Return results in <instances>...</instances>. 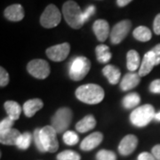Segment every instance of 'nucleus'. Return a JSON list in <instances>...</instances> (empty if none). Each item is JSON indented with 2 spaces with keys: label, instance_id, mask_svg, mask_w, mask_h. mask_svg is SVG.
I'll use <instances>...</instances> for the list:
<instances>
[{
  "label": "nucleus",
  "instance_id": "obj_10",
  "mask_svg": "<svg viewBox=\"0 0 160 160\" xmlns=\"http://www.w3.org/2000/svg\"><path fill=\"white\" fill-rule=\"evenodd\" d=\"M69 51L70 46L69 43H63L47 48L46 53L47 57L53 62H62L68 57Z\"/></svg>",
  "mask_w": 160,
  "mask_h": 160
},
{
  "label": "nucleus",
  "instance_id": "obj_12",
  "mask_svg": "<svg viewBox=\"0 0 160 160\" xmlns=\"http://www.w3.org/2000/svg\"><path fill=\"white\" fill-rule=\"evenodd\" d=\"M103 140V134L100 132H92L86 137L80 144V149L84 151H90L98 147Z\"/></svg>",
  "mask_w": 160,
  "mask_h": 160
},
{
  "label": "nucleus",
  "instance_id": "obj_14",
  "mask_svg": "<svg viewBox=\"0 0 160 160\" xmlns=\"http://www.w3.org/2000/svg\"><path fill=\"white\" fill-rule=\"evenodd\" d=\"M5 17L11 22H20L24 18V10L22 5L14 4L6 7L4 12Z\"/></svg>",
  "mask_w": 160,
  "mask_h": 160
},
{
  "label": "nucleus",
  "instance_id": "obj_20",
  "mask_svg": "<svg viewBox=\"0 0 160 160\" xmlns=\"http://www.w3.org/2000/svg\"><path fill=\"white\" fill-rule=\"evenodd\" d=\"M96 126V120L92 115H87L76 125V129L79 132H86L93 129Z\"/></svg>",
  "mask_w": 160,
  "mask_h": 160
},
{
  "label": "nucleus",
  "instance_id": "obj_30",
  "mask_svg": "<svg viewBox=\"0 0 160 160\" xmlns=\"http://www.w3.org/2000/svg\"><path fill=\"white\" fill-rule=\"evenodd\" d=\"M40 131L41 129L39 128H37L34 132V134H33V138H34L35 144H36V147L37 149L39 150L40 152H46V150L43 146V143L41 142V138H40Z\"/></svg>",
  "mask_w": 160,
  "mask_h": 160
},
{
  "label": "nucleus",
  "instance_id": "obj_24",
  "mask_svg": "<svg viewBox=\"0 0 160 160\" xmlns=\"http://www.w3.org/2000/svg\"><path fill=\"white\" fill-rule=\"evenodd\" d=\"M132 35L134 38L141 42H148L151 39L152 33L150 29L145 26H139L136 29L133 30Z\"/></svg>",
  "mask_w": 160,
  "mask_h": 160
},
{
  "label": "nucleus",
  "instance_id": "obj_4",
  "mask_svg": "<svg viewBox=\"0 0 160 160\" xmlns=\"http://www.w3.org/2000/svg\"><path fill=\"white\" fill-rule=\"evenodd\" d=\"M91 69V62L85 56L74 58L69 67V78L74 81H80L86 77Z\"/></svg>",
  "mask_w": 160,
  "mask_h": 160
},
{
  "label": "nucleus",
  "instance_id": "obj_25",
  "mask_svg": "<svg viewBox=\"0 0 160 160\" xmlns=\"http://www.w3.org/2000/svg\"><path fill=\"white\" fill-rule=\"evenodd\" d=\"M141 102V97L137 92H130L123 99V106L127 109L135 108Z\"/></svg>",
  "mask_w": 160,
  "mask_h": 160
},
{
  "label": "nucleus",
  "instance_id": "obj_27",
  "mask_svg": "<svg viewBox=\"0 0 160 160\" xmlns=\"http://www.w3.org/2000/svg\"><path fill=\"white\" fill-rule=\"evenodd\" d=\"M63 142L65 144L69 145V146H73L76 145L77 143L79 142V137L78 135L73 131H66L64 132L62 136Z\"/></svg>",
  "mask_w": 160,
  "mask_h": 160
},
{
  "label": "nucleus",
  "instance_id": "obj_7",
  "mask_svg": "<svg viewBox=\"0 0 160 160\" xmlns=\"http://www.w3.org/2000/svg\"><path fill=\"white\" fill-rule=\"evenodd\" d=\"M40 138L43 146L46 151L53 153L59 149V142L57 139V132L52 126L43 127L40 131Z\"/></svg>",
  "mask_w": 160,
  "mask_h": 160
},
{
  "label": "nucleus",
  "instance_id": "obj_8",
  "mask_svg": "<svg viewBox=\"0 0 160 160\" xmlns=\"http://www.w3.org/2000/svg\"><path fill=\"white\" fill-rule=\"evenodd\" d=\"M27 69L32 77L38 79H45L50 75V66L45 60L35 59L29 62Z\"/></svg>",
  "mask_w": 160,
  "mask_h": 160
},
{
  "label": "nucleus",
  "instance_id": "obj_3",
  "mask_svg": "<svg viewBox=\"0 0 160 160\" xmlns=\"http://www.w3.org/2000/svg\"><path fill=\"white\" fill-rule=\"evenodd\" d=\"M154 107L150 104H145L132 111L130 121L133 126L137 127H144L155 118Z\"/></svg>",
  "mask_w": 160,
  "mask_h": 160
},
{
  "label": "nucleus",
  "instance_id": "obj_13",
  "mask_svg": "<svg viewBox=\"0 0 160 160\" xmlns=\"http://www.w3.org/2000/svg\"><path fill=\"white\" fill-rule=\"evenodd\" d=\"M92 30L100 42H104L109 35V22L105 20H97L92 25Z\"/></svg>",
  "mask_w": 160,
  "mask_h": 160
},
{
  "label": "nucleus",
  "instance_id": "obj_33",
  "mask_svg": "<svg viewBox=\"0 0 160 160\" xmlns=\"http://www.w3.org/2000/svg\"><path fill=\"white\" fill-rule=\"evenodd\" d=\"M95 12H96V9H95V7L93 6H88V7L86 8V11L83 12V18H84L85 22H87V21L95 13Z\"/></svg>",
  "mask_w": 160,
  "mask_h": 160
},
{
  "label": "nucleus",
  "instance_id": "obj_31",
  "mask_svg": "<svg viewBox=\"0 0 160 160\" xmlns=\"http://www.w3.org/2000/svg\"><path fill=\"white\" fill-rule=\"evenodd\" d=\"M13 124H14V121L11 119L10 118L7 117L6 118H4L0 122V133L11 129L12 126H13Z\"/></svg>",
  "mask_w": 160,
  "mask_h": 160
},
{
  "label": "nucleus",
  "instance_id": "obj_37",
  "mask_svg": "<svg viewBox=\"0 0 160 160\" xmlns=\"http://www.w3.org/2000/svg\"><path fill=\"white\" fill-rule=\"evenodd\" d=\"M138 160H156V158L149 152H142L138 156Z\"/></svg>",
  "mask_w": 160,
  "mask_h": 160
},
{
  "label": "nucleus",
  "instance_id": "obj_19",
  "mask_svg": "<svg viewBox=\"0 0 160 160\" xmlns=\"http://www.w3.org/2000/svg\"><path fill=\"white\" fill-rule=\"evenodd\" d=\"M103 75L107 78V79L109 80V82L111 85H117L120 79V72L119 69H118L114 65H106L102 69Z\"/></svg>",
  "mask_w": 160,
  "mask_h": 160
},
{
  "label": "nucleus",
  "instance_id": "obj_36",
  "mask_svg": "<svg viewBox=\"0 0 160 160\" xmlns=\"http://www.w3.org/2000/svg\"><path fill=\"white\" fill-rule=\"evenodd\" d=\"M151 51L153 52V54H154L156 65H158L160 64V44L157 45Z\"/></svg>",
  "mask_w": 160,
  "mask_h": 160
},
{
  "label": "nucleus",
  "instance_id": "obj_29",
  "mask_svg": "<svg viewBox=\"0 0 160 160\" xmlns=\"http://www.w3.org/2000/svg\"><path fill=\"white\" fill-rule=\"evenodd\" d=\"M96 160H117L115 152L107 149H101L96 154Z\"/></svg>",
  "mask_w": 160,
  "mask_h": 160
},
{
  "label": "nucleus",
  "instance_id": "obj_23",
  "mask_svg": "<svg viewBox=\"0 0 160 160\" xmlns=\"http://www.w3.org/2000/svg\"><path fill=\"white\" fill-rule=\"evenodd\" d=\"M95 53L97 56V60L101 63H108L112 57L109 46H105V45H99L96 46Z\"/></svg>",
  "mask_w": 160,
  "mask_h": 160
},
{
  "label": "nucleus",
  "instance_id": "obj_5",
  "mask_svg": "<svg viewBox=\"0 0 160 160\" xmlns=\"http://www.w3.org/2000/svg\"><path fill=\"white\" fill-rule=\"evenodd\" d=\"M72 118L73 113L71 109L66 107L61 108L52 118V126L57 132V133H62L63 132L67 131L72 121Z\"/></svg>",
  "mask_w": 160,
  "mask_h": 160
},
{
  "label": "nucleus",
  "instance_id": "obj_17",
  "mask_svg": "<svg viewBox=\"0 0 160 160\" xmlns=\"http://www.w3.org/2000/svg\"><path fill=\"white\" fill-rule=\"evenodd\" d=\"M44 103L40 99L29 100L23 104V111L26 117L32 118L38 110L43 108Z\"/></svg>",
  "mask_w": 160,
  "mask_h": 160
},
{
  "label": "nucleus",
  "instance_id": "obj_6",
  "mask_svg": "<svg viewBox=\"0 0 160 160\" xmlns=\"http://www.w3.org/2000/svg\"><path fill=\"white\" fill-rule=\"evenodd\" d=\"M62 14L58 7L54 5H49L46 7L40 17V24L46 29H52L56 27L61 22Z\"/></svg>",
  "mask_w": 160,
  "mask_h": 160
},
{
  "label": "nucleus",
  "instance_id": "obj_15",
  "mask_svg": "<svg viewBox=\"0 0 160 160\" xmlns=\"http://www.w3.org/2000/svg\"><path fill=\"white\" fill-rule=\"evenodd\" d=\"M154 66H156V61H155L153 52L150 50L144 54L142 62L139 69V76L145 77L149 74V72L152 70Z\"/></svg>",
  "mask_w": 160,
  "mask_h": 160
},
{
  "label": "nucleus",
  "instance_id": "obj_34",
  "mask_svg": "<svg viewBox=\"0 0 160 160\" xmlns=\"http://www.w3.org/2000/svg\"><path fill=\"white\" fill-rule=\"evenodd\" d=\"M149 91L152 93H160V79H156L150 83Z\"/></svg>",
  "mask_w": 160,
  "mask_h": 160
},
{
  "label": "nucleus",
  "instance_id": "obj_22",
  "mask_svg": "<svg viewBox=\"0 0 160 160\" xmlns=\"http://www.w3.org/2000/svg\"><path fill=\"white\" fill-rule=\"evenodd\" d=\"M140 54L135 50H130L126 54V65L129 71L133 72L139 68L140 65Z\"/></svg>",
  "mask_w": 160,
  "mask_h": 160
},
{
  "label": "nucleus",
  "instance_id": "obj_1",
  "mask_svg": "<svg viewBox=\"0 0 160 160\" xmlns=\"http://www.w3.org/2000/svg\"><path fill=\"white\" fill-rule=\"evenodd\" d=\"M76 96L82 102L87 104H97L105 96L102 87L94 84H88L79 86L76 90Z\"/></svg>",
  "mask_w": 160,
  "mask_h": 160
},
{
  "label": "nucleus",
  "instance_id": "obj_16",
  "mask_svg": "<svg viewBox=\"0 0 160 160\" xmlns=\"http://www.w3.org/2000/svg\"><path fill=\"white\" fill-rule=\"evenodd\" d=\"M141 82V77L139 74L130 72L125 75L124 78L120 83V87L123 91H129L132 88L136 87Z\"/></svg>",
  "mask_w": 160,
  "mask_h": 160
},
{
  "label": "nucleus",
  "instance_id": "obj_9",
  "mask_svg": "<svg viewBox=\"0 0 160 160\" xmlns=\"http://www.w3.org/2000/svg\"><path fill=\"white\" fill-rule=\"evenodd\" d=\"M132 28V22L129 20H124L118 22L110 32V41L114 45H118L126 38Z\"/></svg>",
  "mask_w": 160,
  "mask_h": 160
},
{
  "label": "nucleus",
  "instance_id": "obj_40",
  "mask_svg": "<svg viewBox=\"0 0 160 160\" xmlns=\"http://www.w3.org/2000/svg\"><path fill=\"white\" fill-rule=\"evenodd\" d=\"M155 119L157 120V121H160V112L155 115Z\"/></svg>",
  "mask_w": 160,
  "mask_h": 160
},
{
  "label": "nucleus",
  "instance_id": "obj_18",
  "mask_svg": "<svg viewBox=\"0 0 160 160\" xmlns=\"http://www.w3.org/2000/svg\"><path fill=\"white\" fill-rule=\"evenodd\" d=\"M21 135H22L21 132L18 130L11 128L7 131L0 133V142L4 145H11V146L15 145L16 146L18 139Z\"/></svg>",
  "mask_w": 160,
  "mask_h": 160
},
{
  "label": "nucleus",
  "instance_id": "obj_11",
  "mask_svg": "<svg viewBox=\"0 0 160 160\" xmlns=\"http://www.w3.org/2000/svg\"><path fill=\"white\" fill-rule=\"evenodd\" d=\"M138 145V139L133 134H128L122 139L118 146V151L122 156H129L132 154Z\"/></svg>",
  "mask_w": 160,
  "mask_h": 160
},
{
  "label": "nucleus",
  "instance_id": "obj_26",
  "mask_svg": "<svg viewBox=\"0 0 160 160\" xmlns=\"http://www.w3.org/2000/svg\"><path fill=\"white\" fill-rule=\"evenodd\" d=\"M31 142H32V134L29 132H25L19 137L16 146L18 149L25 150V149H29V147L31 144Z\"/></svg>",
  "mask_w": 160,
  "mask_h": 160
},
{
  "label": "nucleus",
  "instance_id": "obj_28",
  "mask_svg": "<svg viewBox=\"0 0 160 160\" xmlns=\"http://www.w3.org/2000/svg\"><path fill=\"white\" fill-rule=\"evenodd\" d=\"M81 157L78 153L73 150H63L57 155V160H80Z\"/></svg>",
  "mask_w": 160,
  "mask_h": 160
},
{
  "label": "nucleus",
  "instance_id": "obj_35",
  "mask_svg": "<svg viewBox=\"0 0 160 160\" xmlns=\"http://www.w3.org/2000/svg\"><path fill=\"white\" fill-rule=\"evenodd\" d=\"M153 29L156 35H160V13L155 17L153 22Z\"/></svg>",
  "mask_w": 160,
  "mask_h": 160
},
{
  "label": "nucleus",
  "instance_id": "obj_21",
  "mask_svg": "<svg viewBox=\"0 0 160 160\" xmlns=\"http://www.w3.org/2000/svg\"><path fill=\"white\" fill-rule=\"evenodd\" d=\"M5 109L8 115V118H10L13 121L19 119L21 113H22V108L19 105V103L13 101H7L5 102Z\"/></svg>",
  "mask_w": 160,
  "mask_h": 160
},
{
  "label": "nucleus",
  "instance_id": "obj_2",
  "mask_svg": "<svg viewBox=\"0 0 160 160\" xmlns=\"http://www.w3.org/2000/svg\"><path fill=\"white\" fill-rule=\"evenodd\" d=\"M62 13L67 24L72 29H78L85 24L83 12L79 6L72 0L64 3L62 6Z\"/></svg>",
  "mask_w": 160,
  "mask_h": 160
},
{
  "label": "nucleus",
  "instance_id": "obj_32",
  "mask_svg": "<svg viewBox=\"0 0 160 160\" xmlns=\"http://www.w3.org/2000/svg\"><path fill=\"white\" fill-rule=\"evenodd\" d=\"M9 83V75L3 67L0 68V86L5 87Z\"/></svg>",
  "mask_w": 160,
  "mask_h": 160
},
{
  "label": "nucleus",
  "instance_id": "obj_39",
  "mask_svg": "<svg viewBox=\"0 0 160 160\" xmlns=\"http://www.w3.org/2000/svg\"><path fill=\"white\" fill-rule=\"evenodd\" d=\"M132 0H117V5L119 7H125L128 4H130Z\"/></svg>",
  "mask_w": 160,
  "mask_h": 160
},
{
  "label": "nucleus",
  "instance_id": "obj_38",
  "mask_svg": "<svg viewBox=\"0 0 160 160\" xmlns=\"http://www.w3.org/2000/svg\"><path fill=\"white\" fill-rule=\"evenodd\" d=\"M152 155L156 160H160V144H158L152 148Z\"/></svg>",
  "mask_w": 160,
  "mask_h": 160
}]
</instances>
